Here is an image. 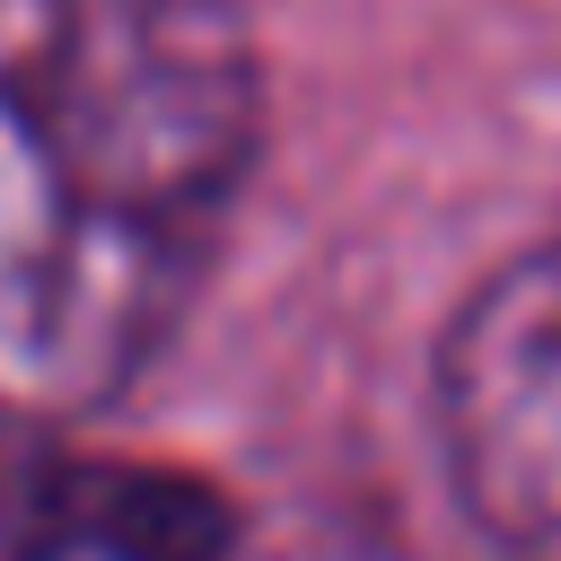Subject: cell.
<instances>
[{"label":"cell","mask_w":561,"mask_h":561,"mask_svg":"<svg viewBox=\"0 0 561 561\" xmlns=\"http://www.w3.org/2000/svg\"><path fill=\"white\" fill-rule=\"evenodd\" d=\"M254 149L228 0H0V421H88L175 342Z\"/></svg>","instance_id":"1"},{"label":"cell","mask_w":561,"mask_h":561,"mask_svg":"<svg viewBox=\"0 0 561 561\" xmlns=\"http://www.w3.org/2000/svg\"><path fill=\"white\" fill-rule=\"evenodd\" d=\"M228 561H394L377 543H324V552H289V543H254V526H237V552Z\"/></svg>","instance_id":"4"},{"label":"cell","mask_w":561,"mask_h":561,"mask_svg":"<svg viewBox=\"0 0 561 561\" xmlns=\"http://www.w3.org/2000/svg\"><path fill=\"white\" fill-rule=\"evenodd\" d=\"M438 456L500 561H561V237L526 245L438 333Z\"/></svg>","instance_id":"2"},{"label":"cell","mask_w":561,"mask_h":561,"mask_svg":"<svg viewBox=\"0 0 561 561\" xmlns=\"http://www.w3.org/2000/svg\"><path fill=\"white\" fill-rule=\"evenodd\" d=\"M105 456H70L53 430L0 421V561H88Z\"/></svg>","instance_id":"3"}]
</instances>
